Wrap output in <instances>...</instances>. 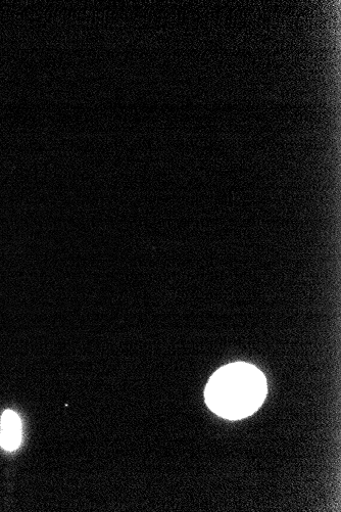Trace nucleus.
<instances>
[{"label": "nucleus", "mask_w": 341, "mask_h": 512, "mask_svg": "<svg viewBox=\"0 0 341 512\" xmlns=\"http://www.w3.org/2000/svg\"><path fill=\"white\" fill-rule=\"evenodd\" d=\"M267 395V382L257 367L233 363L220 368L206 392L210 409L227 420L237 421L257 411Z\"/></svg>", "instance_id": "obj_1"}, {"label": "nucleus", "mask_w": 341, "mask_h": 512, "mask_svg": "<svg viewBox=\"0 0 341 512\" xmlns=\"http://www.w3.org/2000/svg\"><path fill=\"white\" fill-rule=\"evenodd\" d=\"M22 441V425L14 411L8 410L3 414L0 423V445L8 451L16 450Z\"/></svg>", "instance_id": "obj_2"}]
</instances>
